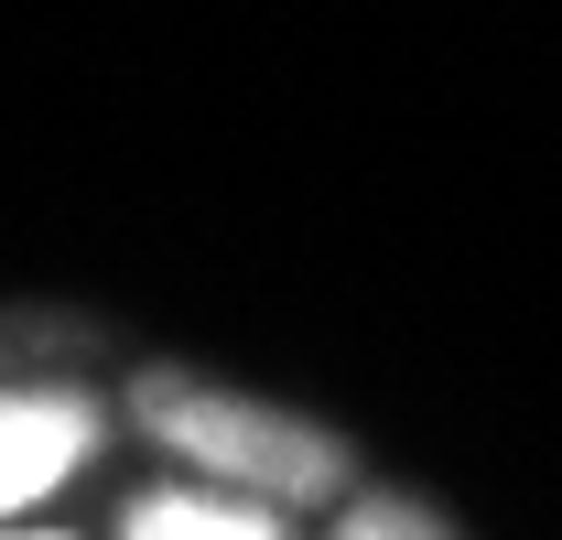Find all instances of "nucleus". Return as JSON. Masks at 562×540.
<instances>
[{
  "mask_svg": "<svg viewBox=\"0 0 562 540\" xmlns=\"http://www.w3.org/2000/svg\"><path fill=\"white\" fill-rule=\"evenodd\" d=\"M120 540H292L281 508L238 497V486H151L120 508Z\"/></svg>",
  "mask_w": 562,
  "mask_h": 540,
  "instance_id": "3",
  "label": "nucleus"
},
{
  "mask_svg": "<svg viewBox=\"0 0 562 540\" xmlns=\"http://www.w3.org/2000/svg\"><path fill=\"white\" fill-rule=\"evenodd\" d=\"M140 432L173 454V465L216 475V486H238V497H260V508H314V497H347V443L325 432V421H303V410H271V401H238V390H216V379H173V368H151L131 390Z\"/></svg>",
  "mask_w": 562,
  "mask_h": 540,
  "instance_id": "1",
  "label": "nucleus"
},
{
  "mask_svg": "<svg viewBox=\"0 0 562 540\" xmlns=\"http://www.w3.org/2000/svg\"><path fill=\"white\" fill-rule=\"evenodd\" d=\"M336 540H443V530L422 519L412 497H357L347 519H336Z\"/></svg>",
  "mask_w": 562,
  "mask_h": 540,
  "instance_id": "4",
  "label": "nucleus"
},
{
  "mask_svg": "<svg viewBox=\"0 0 562 540\" xmlns=\"http://www.w3.org/2000/svg\"><path fill=\"white\" fill-rule=\"evenodd\" d=\"M11 540H55V530H11Z\"/></svg>",
  "mask_w": 562,
  "mask_h": 540,
  "instance_id": "5",
  "label": "nucleus"
},
{
  "mask_svg": "<svg viewBox=\"0 0 562 540\" xmlns=\"http://www.w3.org/2000/svg\"><path fill=\"white\" fill-rule=\"evenodd\" d=\"M87 454H98V410L76 390H0V519L55 497Z\"/></svg>",
  "mask_w": 562,
  "mask_h": 540,
  "instance_id": "2",
  "label": "nucleus"
}]
</instances>
